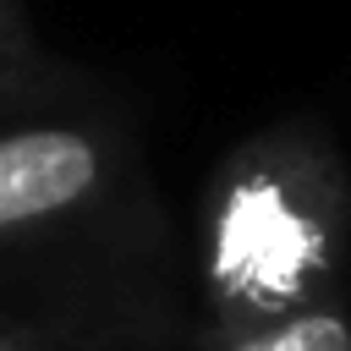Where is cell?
<instances>
[{
	"mask_svg": "<svg viewBox=\"0 0 351 351\" xmlns=\"http://www.w3.org/2000/svg\"><path fill=\"white\" fill-rule=\"evenodd\" d=\"M208 351H351V302H329V307H313L302 318H285L252 335L208 340Z\"/></svg>",
	"mask_w": 351,
	"mask_h": 351,
	"instance_id": "cell-3",
	"label": "cell"
},
{
	"mask_svg": "<svg viewBox=\"0 0 351 351\" xmlns=\"http://www.w3.org/2000/svg\"><path fill=\"white\" fill-rule=\"evenodd\" d=\"M329 302H351V208L335 165L296 148L236 165L203 236L208 340L252 335Z\"/></svg>",
	"mask_w": 351,
	"mask_h": 351,
	"instance_id": "cell-1",
	"label": "cell"
},
{
	"mask_svg": "<svg viewBox=\"0 0 351 351\" xmlns=\"http://www.w3.org/2000/svg\"><path fill=\"white\" fill-rule=\"evenodd\" d=\"M99 181V148L77 132H16L0 137V230L33 225L82 203Z\"/></svg>",
	"mask_w": 351,
	"mask_h": 351,
	"instance_id": "cell-2",
	"label": "cell"
},
{
	"mask_svg": "<svg viewBox=\"0 0 351 351\" xmlns=\"http://www.w3.org/2000/svg\"><path fill=\"white\" fill-rule=\"evenodd\" d=\"M0 351H33L22 335H11V329H0Z\"/></svg>",
	"mask_w": 351,
	"mask_h": 351,
	"instance_id": "cell-4",
	"label": "cell"
}]
</instances>
